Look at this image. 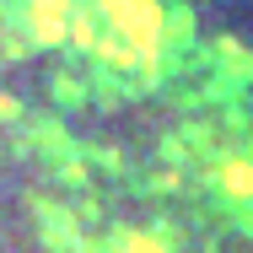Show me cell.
<instances>
[{"label":"cell","mask_w":253,"mask_h":253,"mask_svg":"<svg viewBox=\"0 0 253 253\" xmlns=\"http://www.w3.org/2000/svg\"><path fill=\"white\" fill-rule=\"evenodd\" d=\"M226 189L232 194H253V167H232L226 172Z\"/></svg>","instance_id":"obj_1"}]
</instances>
